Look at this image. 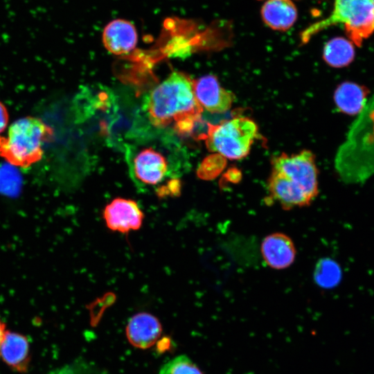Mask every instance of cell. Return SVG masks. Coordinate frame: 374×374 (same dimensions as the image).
Returning <instances> with one entry per match:
<instances>
[{"instance_id":"22","label":"cell","mask_w":374,"mask_h":374,"mask_svg":"<svg viewBox=\"0 0 374 374\" xmlns=\"http://www.w3.org/2000/svg\"><path fill=\"white\" fill-rule=\"evenodd\" d=\"M296 1H299V0H296Z\"/></svg>"},{"instance_id":"4","label":"cell","mask_w":374,"mask_h":374,"mask_svg":"<svg viewBox=\"0 0 374 374\" xmlns=\"http://www.w3.org/2000/svg\"><path fill=\"white\" fill-rule=\"evenodd\" d=\"M336 24L344 25L350 41L361 46L374 32V0H334L331 13L317 21L300 34L302 44H306L316 34Z\"/></svg>"},{"instance_id":"7","label":"cell","mask_w":374,"mask_h":374,"mask_svg":"<svg viewBox=\"0 0 374 374\" xmlns=\"http://www.w3.org/2000/svg\"><path fill=\"white\" fill-rule=\"evenodd\" d=\"M129 163L133 181L143 192L176 175L174 166L170 165L166 157L151 147L140 150Z\"/></svg>"},{"instance_id":"21","label":"cell","mask_w":374,"mask_h":374,"mask_svg":"<svg viewBox=\"0 0 374 374\" xmlns=\"http://www.w3.org/2000/svg\"><path fill=\"white\" fill-rule=\"evenodd\" d=\"M6 331V325L0 319V347Z\"/></svg>"},{"instance_id":"12","label":"cell","mask_w":374,"mask_h":374,"mask_svg":"<svg viewBox=\"0 0 374 374\" xmlns=\"http://www.w3.org/2000/svg\"><path fill=\"white\" fill-rule=\"evenodd\" d=\"M138 41L136 29L127 20L117 19L111 21L103 32V42L112 53L122 55L134 48Z\"/></svg>"},{"instance_id":"3","label":"cell","mask_w":374,"mask_h":374,"mask_svg":"<svg viewBox=\"0 0 374 374\" xmlns=\"http://www.w3.org/2000/svg\"><path fill=\"white\" fill-rule=\"evenodd\" d=\"M52 136V129L40 118H20L10 125L7 137L0 136V156L13 166L29 167L41 160L42 145Z\"/></svg>"},{"instance_id":"11","label":"cell","mask_w":374,"mask_h":374,"mask_svg":"<svg viewBox=\"0 0 374 374\" xmlns=\"http://www.w3.org/2000/svg\"><path fill=\"white\" fill-rule=\"evenodd\" d=\"M262 257L271 268L283 269L290 267L296 257V248L287 235L276 232L267 235L260 245Z\"/></svg>"},{"instance_id":"17","label":"cell","mask_w":374,"mask_h":374,"mask_svg":"<svg viewBox=\"0 0 374 374\" xmlns=\"http://www.w3.org/2000/svg\"><path fill=\"white\" fill-rule=\"evenodd\" d=\"M355 50L351 41L341 37L329 40L324 46L323 57L330 65L341 67L351 62Z\"/></svg>"},{"instance_id":"15","label":"cell","mask_w":374,"mask_h":374,"mask_svg":"<svg viewBox=\"0 0 374 374\" xmlns=\"http://www.w3.org/2000/svg\"><path fill=\"white\" fill-rule=\"evenodd\" d=\"M260 15L264 23L270 28L285 31L296 22L298 12L293 0H266Z\"/></svg>"},{"instance_id":"18","label":"cell","mask_w":374,"mask_h":374,"mask_svg":"<svg viewBox=\"0 0 374 374\" xmlns=\"http://www.w3.org/2000/svg\"><path fill=\"white\" fill-rule=\"evenodd\" d=\"M314 278L320 287L326 289L332 288L341 280V268L335 260L329 258H321L315 266Z\"/></svg>"},{"instance_id":"16","label":"cell","mask_w":374,"mask_h":374,"mask_svg":"<svg viewBox=\"0 0 374 374\" xmlns=\"http://www.w3.org/2000/svg\"><path fill=\"white\" fill-rule=\"evenodd\" d=\"M334 99L338 108L344 113H359L366 100L365 91L357 84L344 82L336 89Z\"/></svg>"},{"instance_id":"14","label":"cell","mask_w":374,"mask_h":374,"mask_svg":"<svg viewBox=\"0 0 374 374\" xmlns=\"http://www.w3.org/2000/svg\"><path fill=\"white\" fill-rule=\"evenodd\" d=\"M0 356L12 369L26 373L30 363V346L27 337L6 330L0 347Z\"/></svg>"},{"instance_id":"10","label":"cell","mask_w":374,"mask_h":374,"mask_svg":"<svg viewBox=\"0 0 374 374\" xmlns=\"http://www.w3.org/2000/svg\"><path fill=\"white\" fill-rule=\"evenodd\" d=\"M267 190L270 198L285 210L308 206L312 202L299 186L273 169L267 181Z\"/></svg>"},{"instance_id":"20","label":"cell","mask_w":374,"mask_h":374,"mask_svg":"<svg viewBox=\"0 0 374 374\" xmlns=\"http://www.w3.org/2000/svg\"><path fill=\"white\" fill-rule=\"evenodd\" d=\"M9 121L8 112L6 107L0 101V134L6 128Z\"/></svg>"},{"instance_id":"5","label":"cell","mask_w":374,"mask_h":374,"mask_svg":"<svg viewBox=\"0 0 374 374\" xmlns=\"http://www.w3.org/2000/svg\"><path fill=\"white\" fill-rule=\"evenodd\" d=\"M258 135L256 123L245 116H238L217 125H208L207 148L229 159H240L249 152Z\"/></svg>"},{"instance_id":"6","label":"cell","mask_w":374,"mask_h":374,"mask_svg":"<svg viewBox=\"0 0 374 374\" xmlns=\"http://www.w3.org/2000/svg\"><path fill=\"white\" fill-rule=\"evenodd\" d=\"M271 166L273 170L299 186L312 200L318 195V171L314 156L310 150L292 155L282 153L272 159Z\"/></svg>"},{"instance_id":"8","label":"cell","mask_w":374,"mask_h":374,"mask_svg":"<svg viewBox=\"0 0 374 374\" xmlns=\"http://www.w3.org/2000/svg\"><path fill=\"white\" fill-rule=\"evenodd\" d=\"M103 217L109 229L127 233L141 227L143 213L134 200L116 198L105 206Z\"/></svg>"},{"instance_id":"2","label":"cell","mask_w":374,"mask_h":374,"mask_svg":"<svg viewBox=\"0 0 374 374\" xmlns=\"http://www.w3.org/2000/svg\"><path fill=\"white\" fill-rule=\"evenodd\" d=\"M335 163L339 176L348 183L364 181L374 174V96L351 126Z\"/></svg>"},{"instance_id":"9","label":"cell","mask_w":374,"mask_h":374,"mask_svg":"<svg viewBox=\"0 0 374 374\" xmlns=\"http://www.w3.org/2000/svg\"><path fill=\"white\" fill-rule=\"evenodd\" d=\"M195 98L202 108L211 113H223L234 101L232 92L222 87L213 75L202 76L193 82Z\"/></svg>"},{"instance_id":"13","label":"cell","mask_w":374,"mask_h":374,"mask_svg":"<svg viewBox=\"0 0 374 374\" xmlns=\"http://www.w3.org/2000/svg\"><path fill=\"white\" fill-rule=\"evenodd\" d=\"M161 333V326L153 315L146 312L134 314L128 321L126 335L130 344L139 348L151 347Z\"/></svg>"},{"instance_id":"1","label":"cell","mask_w":374,"mask_h":374,"mask_svg":"<svg viewBox=\"0 0 374 374\" xmlns=\"http://www.w3.org/2000/svg\"><path fill=\"white\" fill-rule=\"evenodd\" d=\"M145 107L153 125L166 127L174 123L181 132L191 130L202 112L193 82L180 72H173L154 88L146 98Z\"/></svg>"},{"instance_id":"19","label":"cell","mask_w":374,"mask_h":374,"mask_svg":"<svg viewBox=\"0 0 374 374\" xmlns=\"http://www.w3.org/2000/svg\"><path fill=\"white\" fill-rule=\"evenodd\" d=\"M159 374H204L201 369L186 355L175 357L164 364Z\"/></svg>"}]
</instances>
